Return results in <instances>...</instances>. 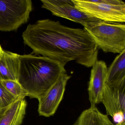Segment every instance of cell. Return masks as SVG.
<instances>
[{
	"label": "cell",
	"instance_id": "cell-9",
	"mask_svg": "<svg viewBox=\"0 0 125 125\" xmlns=\"http://www.w3.org/2000/svg\"><path fill=\"white\" fill-rule=\"evenodd\" d=\"M107 67L103 61L97 60L92 66L88 91L91 106L101 103Z\"/></svg>",
	"mask_w": 125,
	"mask_h": 125
},
{
	"label": "cell",
	"instance_id": "cell-13",
	"mask_svg": "<svg viewBox=\"0 0 125 125\" xmlns=\"http://www.w3.org/2000/svg\"><path fill=\"white\" fill-rule=\"evenodd\" d=\"M72 125H114L107 115L100 112L96 106L84 110Z\"/></svg>",
	"mask_w": 125,
	"mask_h": 125
},
{
	"label": "cell",
	"instance_id": "cell-11",
	"mask_svg": "<svg viewBox=\"0 0 125 125\" xmlns=\"http://www.w3.org/2000/svg\"><path fill=\"white\" fill-rule=\"evenodd\" d=\"M105 84L115 88L125 87V50L115 58L107 68Z\"/></svg>",
	"mask_w": 125,
	"mask_h": 125
},
{
	"label": "cell",
	"instance_id": "cell-15",
	"mask_svg": "<svg viewBox=\"0 0 125 125\" xmlns=\"http://www.w3.org/2000/svg\"><path fill=\"white\" fill-rule=\"evenodd\" d=\"M19 98L10 93L0 82V108L10 105Z\"/></svg>",
	"mask_w": 125,
	"mask_h": 125
},
{
	"label": "cell",
	"instance_id": "cell-12",
	"mask_svg": "<svg viewBox=\"0 0 125 125\" xmlns=\"http://www.w3.org/2000/svg\"><path fill=\"white\" fill-rule=\"evenodd\" d=\"M20 56L16 53L3 50L0 55V81L18 82Z\"/></svg>",
	"mask_w": 125,
	"mask_h": 125
},
{
	"label": "cell",
	"instance_id": "cell-10",
	"mask_svg": "<svg viewBox=\"0 0 125 125\" xmlns=\"http://www.w3.org/2000/svg\"><path fill=\"white\" fill-rule=\"evenodd\" d=\"M27 105L25 98H19L10 105L0 108V125H21Z\"/></svg>",
	"mask_w": 125,
	"mask_h": 125
},
{
	"label": "cell",
	"instance_id": "cell-3",
	"mask_svg": "<svg viewBox=\"0 0 125 125\" xmlns=\"http://www.w3.org/2000/svg\"><path fill=\"white\" fill-rule=\"evenodd\" d=\"M98 48L105 52L120 53L125 50V25L98 20L84 27Z\"/></svg>",
	"mask_w": 125,
	"mask_h": 125
},
{
	"label": "cell",
	"instance_id": "cell-14",
	"mask_svg": "<svg viewBox=\"0 0 125 125\" xmlns=\"http://www.w3.org/2000/svg\"><path fill=\"white\" fill-rule=\"evenodd\" d=\"M0 82L8 91L16 97L25 98L27 96L26 91L17 81L7 80L0 81Z\"/></svg>",
	"mask_w": 125,
	"mask_h": 125
},
{
	"label": "cell",
	"instance_id": "cell-8",
	"mask_svg": "<svg viewBox=\"0 0 125 125\" xmlns=\"http://www.w3.org/2000/svg\"><path fill=\"white\" fill-rule=\"evenodd\" d=\"M101 103L114 123L125 121V87L115 88L105 85Z\"/></svg>",
	"mask_w": 125,
	"mask_h": 125
},
{
	"label": "cell",
	"instance_id": "cell-16",
	"mask_svg": "<svg viewBox=\"0 0 125 125\" xmlns=\"http://www.w3.org/2000/svg\"><path fill=\"white\" fill-rule=\"evenodd\" d=\"M125 125V121L118 123L115 124V125Z\"/></svg>",
	"mask_w": 125,
	"mask_h": 125
},
{
	"label": "cell",
	"instance_id": "cell-17",
	"mask_svg": "<svg viewBox=\"0 0 125 125\" xmlns=\"http://www.w3.org/2000/svg\"><path fill=\"white\" fill-rule=\"evenodd\" d=\"M3 50L2 49V47H1V46L0 45V55L2 54L3 51Z\"/></svg>",
	"mask_w": 125,
	"mask_h": 125
},
{
	"label": "cell",
	"instance_id": "cell-1",
	"mask_svg": "<svg viewBox=\"0 0 125 125\" xmlns=\"http://www.w3.org/2000/svg\"><path fill=\"white\" fill-rule=\"evenodd\" d=\"M25 44L33 53L58 61L65 66L72 61L87 68L98 60V48L84 29L41 20L28 25L22 34Z\"/></svg>",
	"mask_w": 125,
	"mask_h": 125
},
{
	"label": "cell",
	"instance_id": "cell-6",
	"mask_svg": "<svg viewBox=\"0 0 125 125\" xmlns=\"http://www.w3.org/2000/svg\"><path fill=\"white\" fill-rule=\"evenodd\" d=\"M42 8L52 15L82 25L84 27L99 20L94 18L76 8L72 0H41Z\"/></svg>",
	"mask_w": 125,
	"mask_h": 125
},
{
	"label": "cell",
	"instance_id": "cell-4",
	"mask_svg": "<svg viewBox=\"0 0 125 125\" xmlns=\"http://www.w3.org/2000/svg\"><path fill=\"white\" fill-rule=\"evenodd\" d=\"M76 8L94 18L104 21L125 22V3L121 0H72Z\"/></svg>",
	"mask_w": 125,
	"mask_h": 125
},
{
	"label": "cell",
	"instance_id": "cell-7",
	"mask_svg": "<svg viewBox=\"0 0 125 125\" xmlns=\"http://www.w3.org/2000/svg\"><path fill=\"white\" fill-rule=\"evenodd\" d=\"M71 76L63 74L48 90L38 99L39 115L49 117L53 116L62 100L66 86Z\"/></svg>",
	"mask_w": 125,
	"mask_h": 125
},
{
	"label": "cell",
	"instance_id": "cell-5",
	"mask_svg": "<svg viewBox=\"0 0 125 125\" xmlns=\"http://www.w3.org/2000/svg\"><path fill=\"white\" fill-rule=\"evenodd\" d=\"M32 7L31 0H0V31H15L27 22Z\"/></svg>",
	"mask_w": 125,
	"mask_h": 125
},
{
	"label": "cell",
	"instance_id": "cell-2",
	"mask_svg": "<svg viewBox=\"0 0 125 125\" xmlns=\"http://www.w3.org/2000/svg\"><path fill=\"white\" fill-rule=\"evenodd\" d=\"M65 73V66L56 60L32 54L20 56L18 82L31 98L38 99Z\"/></svg>",
	"mask_w": 125,
	"mask_h": 125
}]
</instances>
